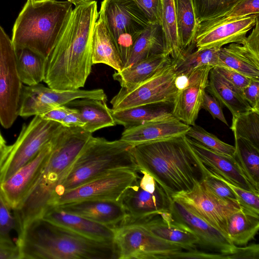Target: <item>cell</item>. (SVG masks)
Returning a JSON list of instances; mask_svg holds the SVG:
<instances>
[{"instance_id":"28","label":"cell","mask_w":259,"mask_h":259,"mask_svg":"<svg viewBox=\"0 0 259 259\" xmlns=\"http://www.w3.org/2000/svg\"><path fill=\"white\" fill-rule=\"evenodd\" d=\"M171 111V104H150L112 111V115L116 124L127 128L149 122L174 118Z\"/></svg>"},{"instance_id":"8","label":"cell","mask_w":259,"mask_h":259,"mask_svg":"<svg viewBox=\"0 0 259 259\" xmlns=\"http://www.w3.org/2000/svg\"><path fill=\"white\" fill-rule=\"evenodd\" d=\"M117 259L187 258L183 246L161 239L137 224L112 228Z\"/></svg>"},{"instance_id":"44","label":"cell","mask_w":259,"mask_h":259,"mask_svg":"<svg viewBox=\"0 0 259 259\" xmlns=\"http://www.w3.org/2000/svg\"><path fill=\"white\" fill-rule=\"evenodd\" d=\"M213 68L226 81L241 92L251 80L240 72L228 67L218 66Z\"/></svg>"},{"instance_id":"55","label":"cell","mask_w":259,"mask_h":259,"mask_svg":"<svg viewBox=\"0 0 259 259\" xmlns=\"http://www.w3.org/2000/svg\"><path fill=\"white\" fill-rule=\"evenodd\" d=\"M93 1V0H67V2L74 5L75 7L88 4Z\"/></svg>"},{"instance_id":"20","label":"cell","mask_w":259,"mask_h":259,"mask_svg":"<svg viewBox=\"0 0 259 259\" xmlns=\"http://www.w3.org/2000/svg\"><path fill=\"white\" fill-rule=\"evenodd\" d=\"M193 151L202 163L232 184L259 193L247 179L235 157L217 153L187 137Z\"/></svg>"},{"instance_id":"38","label":"cell","mask_w":259,"mask_h":259,"mask_svg":"<svg viewBox=\"0 0 259 259\" xmlns=\"http://www.w3.org/2000/svg\"><path fill=\"white\" fill-rule=\"evenodd\" d=\"M241 1L192 0L198 24L225 16Z\"/></svg>"},{"instance_id":"47","label":"cell","mask_w":259,"mask_h":259,"mask_svg":"<svg viewBox=\"0 0 259 259\" xmlns=\"http://www.w3.org/2000/svg\"><path fill=\"white\" fill-rule=\"evenodd\" d=\"M201 108L207 111L213 119H218L227 125H228L220 103H219L216 98L209 93H207L206 91L203 96Z\"/></svg>"},{"instance_id":"17","label":"cell","mask_w":259,"mask_h":259,"mask_svg":"<svg viewBox=\"0 0 259 259\" xmlns=\"http://www.w3.org/2000/svg\"><path fill=\"white\" fill-rule=\"evenodd\" d=\"M51 140L30 161L0 183L1 192L14 210L23 202L37 181L52 150Z\"/></svg>"},{"instance_id":"34","label":"cell","mask_w":259,"mask_h":259,"mask_svg":"<svg viewBox=\"0 0 259 259\" xmlns=\"http://www.w3.org/2000/svg\"><path fill=\"white\" fill-rule=\"evenodd\" d=\"M160 25L165 51L172 60H178L183 55V50L179 39L174 0H162Z\"/></svg>"},{"instance_id":"39","label":"cell","mask_w":259,"mask_h":259,"mask_svg":"<svg viewBox=\"0 0 259 259\" xmlns=\"http://www.w3.org/2000/svg\"><path fill=\"white\" fill-rule=\"evenodd\" d=\"M200 183L210 196L221 203L240 206L235 194L228 185L221 179L209 174L205 166Z\"/></svg>"},{"instance_id":"22","label":"cell","mask_w":259,"mask_h":259,"mask_svg":"<svg viewBox=\"0 0 259 259\" xmlns=\"http://www.w3.org/2000/svg\"><path fill=\"white\" fill-rule=\"evenodd\" d=\"M190 126L174 117L124 128L120 140L132 145L186 135Z\"/></svg>"},{"instance_id":"41","label":"cell","mask_w":259,"mask_h":259,"mask_svg":"<svg viewBox=\"0 0 259 259\" xmlns=\"http://www.w3.org/2000/svg\"><path fill=\"white\" fill-rule=\"evenodd\" d=\"M208 172L221 179L231 189L236 195L240 207L259 215V193L249 191L238 187L226 180L219 174L206 167Z\"/></svg>"},{"instance_id":"42","label":"cell","mask_w":259,"mask_h":259,"mask_svg":"<svg viewBox=\"0 0 259 259\" xmlns=\"http://www.w3.org/2000/svg\"><path fill=\"white\" fill-rule=\"evenodd\" d=\"M149 23L160 24L162 0H133Z\"/></svg>"},{"instance_id":"40","label":"cell","mask_w":259,"mask_h":259,"mask_svg":"<svg viewBox=\"0 0 259 259\" xmlns=\"http://www.w3.org/2000/svg\"><path fill=\"white\" fill-rule=\"evenodd\" d=\"M186 136L217 153L235 157L234 146L224 142L199 125L195 124L190 126Z\"/></svg>"},{"instance_id":"27","label":"cell","mask_w":259,"mask_h":259,"mask_svg":"<svg viewBox=\"0 0 259 259\" xmlns=\"http://www.w3.org/2000/svg\"><path fill=\"white\" fill-rule=\"evenodd\" d=\"M206 91L225 106L232 116L252 109L244 99L241 92L226 81L213 67L209 74Z\"/></svg>"},{"instance_id":"16","label":"cell","mask_w":259,"mask_h":259,"mask_svg":"<svg viewBox=\"0 0 259 259\" xmlns=\"http://www.w3.org/2000/svg\"><path fill=\"white\" fill-rule=\"evenodd\" d=\"M170 213L173 220L189 228L198 237V246L224 254L233 253L237 246L228 237L213 227L180 202L172 199Z\"/></svg>"},{"instance_id":"50","label":"cell","mask_w":259,"mask_h":259,"mask_svg":"<svg viewBox=\"0 0 259 259\" xmlns=\"http://www.w3.org/2000/svg\"><path fill=\"white\" fill-rule=\"evenodd\" d=\"M251 33L241 44L254 54L259 56V22L256 21Z\"/></svg>"},{"instance_id":"4","label":"cell","mask_w":259,"mask_h":259,"mask_svg":"<svg viewBox=\"0 0 259 259\" xmlns=\"http://www.w3.org/2000/svg\"><path fill=\"white\" fill-rule=\"evenodd\" d=\"M92 136L81 127L62 125L52 138L51 152L37 181L22 204L13 210L18 234L29 221L41 217L55 189Z\"/></svg>"},{"instance_id":"9","label":"cell","mask_w":259,"mask_h":259,"mask_svg":"<svg viewBox=\"0 0 259 259\" xmlns=\"http://www.w3.org/2000/svg\"><path fill=\"white\" fill-rule=\"evenodd\" d=\"M176 60H172L130 90L123 88L110 101L113 111L150 104H172L177 92Z\"/></svg>"},{"instance_id":"15","label":"cell","mask_w":259,"mask_h":259,"mask_svg":"<svg viewBox=\"0 0 259 259\" xmlns=\"http://www.w3.org/2000/svg\"><path fill=\"white\" fill-rule=\"evenodd\" d=\"M139 179L125 189L119 199L126 213L119 225L134 223L170 211L172 198L158 184L153 192L147 191L140 187Z\"/></svg>"},{"instance_id":"7","label":"cell","mask_w":259,"mask_h":259,"mask_svg":"<svg viewBox=\"0 0 259 259\" xmlns=\"http://www.w3.org/2000/svg\"><path fill=\"white\" fill-rule=\"evenodd\" d=\"M99 15L106 26L124 67L136 40L149 22L133 0H103Z\"/></svg>"},{"instance_id":"52","label":"cell","mask_w":259,"mask_h":259,"mask_svg":"<svg viewBox=\"0 0 259 259\" xmlns=\"http://www.w3.org/2000/svg\"><path fill=\"white\" fill-rule=\"evenodd\" d=\"M70 109L61 125L66 127H83L84 123L79 113L76 110Z\"/></svg>"},{"instance_id":"3","label":"cell","mask_w":259,"mask_h":259,"mask_svg":"<svg viewBox=\"0 0 259 259\" xmlns=\"http://www.w3.org/2000/svg\"><path fill=\"white\" fill-rule=\"evenodd\" d=\"M16 242L20 259H117L113 241L90 238L41 217L26 224Z\"/></svg>"},{"instance_id":"56","label":"cell","mask_w":259,"mask_h":259,"mask_svg":"<svg viewBox=\"0 0 259 259\" xmlns=\"http://www.w3.org/2000/svg\"><path fill=\"white\" fill-rule=\"evenodd\" d=\"M32 2H43V1H48V0H31Z\"/></svg>"},{"instance_id":"35","label":"cell","mask_w":259,"mask_h":259,"mask_svg":"<svg viewBox=\"0 0 259 259\" xmlns=\"http://www.w3.org/2000/svg\"><path fill=\"white\" fill-rule=\"evenodd\" d=\"M234 137L235 157L247 179L259 191V148L244 138Z\"/></svg>"},{"instance_id":"23","label":"cell","mask_w":259,"mask_h":259,"mask_svg":"<svg viewBox=\"0 0 259 259\" xmlns=\"http://www.w3.org/2000/svg\"><path fill=\"white\" fill-rule=\"evenodd\" d=\"M132 224L140 225L153 235L181 245L187 250H196L198 246L199 239L196 235L187 227L174 221L172 218L165 220L157 215Z\"/></svg>"},{"instance_id":"45","label":"cell","mask_w":259,"mask_h":259,"mask_svg":"<svg viewBox=\"0 0 259 259\" xmlns=\"http://www.w3.org/2000/svg\"><path fill=\"white\" fill-rule=\"evenodd\" d=\"M259 14V0H241L225 16L228 17H243Z\"/></svg>"},{"instance_id":"36","label":"cell","mask_w":259,"mask_h":259,"mask_svg":"<svg viewBox=\"0 0 259 259\" xmlns=\"http://www.w3.org/2000/svg\"><path fill=\"white\" fill-rule=\"evenodd\" d=\"M220 49L210 48L186 52L176 60L177 74L186 73L205 65L212 68L220 66Z\"/></svg>"},{"instance_id":"49","label":"cell","mask_w":259,"mask_h":259,"mask_svg":"<svg viewBox=\"0 0 259 259\" xmlns=\"http://www.w3.org/2000/svg\"><path fill=\"white\" fill-rule=\"evenodd\" d=\"M258 259L259 245L252 244L245 247H238L235 251L227 256V259Z\"/></svg>"},{"instance_id":"19","label":"cell","mask_w":259,"mask_h":259,"mask_svg":"<svg viewBox=\"0 0 259 259\" xmlns=\"http://www.w3.org/2000/svg\"><path fill=\"white\" fill-rule=\"evenodd\" d=\"M51 206L112 228L119 225L126 217L122 205L117 201L84 200Z\"/></svg>"},{"instance_id":"33","label":"cell","mask_w":259,"mask_h":259,"mask_svg":"<svg viewBox=\"0 0 259 259\" xmlns=\"http://www.w3.org/2000/svg\"><path fill=\"white\" fill-rule=\"evenodd\" d=\"M18 74L22 83L32 85L44 80L46 60L27 49H16Z\"/></svg>"},{"instance_id":"53","label":"cell","mask_w":259,"mask_h":259,"mask_svg":"<svg viewBox=\"0 0 259 259\" xmlns=\"http://www.w3.org/2000/svg\"><path fill=\"white\" fill-rule=\"evenodd\" d=\"M143 174L142 178H140L138 180L139 186L143 189L150 192H153L157 187L158 183L156 182L154 178L144 170H140Z\"/></svg>"},{"instance_id":"48","label":"cell","mask_w":259,"mask_h":259,"mask_svg":"<svg viewBox=\"0 0 259 259\" xmlns=\"http://www.w3.org/2000/svg\"><path fill=\"white\" fill-rule=\"evenodd\" d=\"M241 93L251 109L259 111V80L251 79Z\"/></svg>"},{"instance_id":"26","label":"cell","mask_w":259,"mask_h":259,"mask_svg":"<svg viewBox=\"0 0 259 259\" xmlns=\"http://www.w3.org/2000/svg\"><path fill=\"white\" fill-rule=\"evenodd\" d=\"M92 61L93 65L104 64L121 71L123 65L115 44L104 21L97 19L92 38Z\"/></svg>"},{"instance_id":"57","label":"cell","mask_w":259,"mask_h":259,"mask_svg":"<svg viewBox=\"0 0 259 259\" xmlns=\"http://www.w3.org/2000/svg\"><path fill=\"white\" fill-rule=\"evenodd\" d=\"M0 141H5L0 132Z\"/></svg>"},{"instance_id":"21","label":"cell","mask_w":259,"mask_h":259,"mask_svg":"<svg viewBox=\"0 0 259 259\" xmlns=\"http://www.w3.org/2000/svg\"><path fill=\"white\" fill-rule=\"evenodd\" d=\"M41 217L90 238L100 241H113L114 232L112 227L65 212L55 206L48 207Z\"/></svg>"},{"instance_id":"2","label":"cell","mask_w":259,"mask_h":259,"mask_svg":"<svg viewBox=\"0 0 259 259\" xmlns=\"http://www.w3.org/2000/svg\"><path fill=\"white\" fill-rule=\"evenodd\" d=\"M132 151L139 172L151 175L170 198L191 190L203 176L205 165L186 135L133 145Z\"/></svg>"},{"instance_id":"10","label":"cell","mask_w":259,"mask_h":259,"mask_svg":"<svg viewBox=\"0 0 259 259\" xmlns=\"http://www.w3.org/2000/svg\"><path fill=\"white\" fill-rule=\"evenodd\" d=\"M62 125L35 115L24 124L0 171V183L32 160L58 132Z\"/></svg>"},{"instance_id":"6","label":"cell","mask_w":259,"mask_h":259,"mask_svg":"<svg viewBox=\"0 0 259 259\" xmlns=\"http://www.w3.org/2000/svg\"><path fill=\"white\" fill-rule=\"evenodd\" d=\"M132 147L120 139L110 141L92 136L55 189L49 202L64 193L111 170L130 168L139 172Z\"/></svg>"},{"instance_id":"25","label":"cell","mask_w":259,"mask_h":259,"mask_svg":"<svg viewBox=\"0 0 259 259\" xmlns=\"http://www.w3.org/2000/svg\"><path fill=\"white\" fill-rule=\"evenodd\" d=\"M219 58V66L234 69L251 79L259 80V56L243 45L231 43L222 47Z\"/></svg>"},{"instance_id":"30","label":"cell","mask_w":259,"mask_h":259,"mask_svg":"<svg viewBox=\"0 0 259 259\" xmlns=\"http://www.w3.org/2000/svg\"><path fill=\"white\" fill-rule=\"evenodd\" d=\"M164 53H167L160 24L149 23L136 40L123 69L151 57Z\"/></svg>"},{"instance_id":"11","label":"cell","mask_w":259,"mask_h":259,"mask_svg":"<svg viewBox=\"0 0 259 259\" xmlns=\"http://www.w3.org/2000/svg\"><path fill=\"white\" fill-rule=\"evenodd\" d=\"M22 86L16 49L0 25V123L6 128H10L19 116Z\"/></svg>"},{"instance_id":"24","label":"cell","mask_w":259,"mask_h":259,"mask_svg":"<svg viewBox=\"0 0 259 259\" xmlns=\"http://www.w3.org/2000/svg\"><path fill=\"white\" fill-rule=\"evenodd\" d=\"M65 106L77 111L84 123L82 128L92 134L116 124L112 111L107 106L105 101L90 98L77 99Z\"/></svg>"},{"instance_id":"29","label":"cell","mask_w":259,"mask_h":259,"mask_svg":"<svg viewBox=\"0 0 259 259\" xmlns=\"http://www.w3.org/2000/svg\"><path fill=\"white\" fill-rule=\"evenodd\" d=\"M172 59L166 53L155 55L141 61L121 71H116L113 78L121 88L130 90L154 74Z\"/></svg>"},{"instance_id":"37","label":"cell","mask_w":259,"mask_h":259,"mask_svg":"<svg viewBox=\"0 0 259 259\" xmlns=\"http://www.w3.org/2000/svg\"><path fill=\"white\" fill-rule=\"evenodd\" d=\"M230 128L234 135L248 140L259 148V111L251 109L232 116Z\"/></svg>"},{"instance_id":"13","label":"cell","mask_w":259,"mask_h":259,"mask_svg":"<svg viewBox=\"0 0 259 259\" xmlns=\"http://www.w3.org/2000/svg\"><path fill=\"white\" fill-rule=\"evenodd\" d=\"M212 68L205 65L188 73L177 74V92L172 104V114L175 118L190 126L195 124L201 109Z\"/></svg>"},{"instance_id":"54","label":"cell","mask_w":259,"mask_h":259,"mask_svg":"<svg viewBox=\"0 0 259 259\" xmlns=\"http://www.w3.org/2000/svg\"><path fill=\"white\" fill-rule=\"evenodd\" d=\"M12 146L7 145L6 141H0V171L11 150Z\"/></svg>"},{"instance_id":"1","label":"cell","mask_w":259,"mask_h":259,"mask_svg":"<svg viewBox=\"0 0 259 259\" xmlns=\"http://www.w3.org/2000/svg\"><path fill=\"white\" fill-rule=\"evenodd\" d=\"M98 17L96 1L72 9L46 59L43 81L48 87L59 90L84 87L92 70V38Z\"/></svg>"},{"instance_id":"18","label":"cell","mask_w":259,"mask_h":259,"mask_svg":"<svg viewBox=\"0 0 259 259\" xmlns=\"http://www.w3.org/2000/svg\"><path fill=\"white\" fill-rule=\"evenodd\" d=\"M171 198L183 204L227 237V219L231 213L241 208L240 206L221 203L203 189L200 181L197 182L191 190L174 194Z\"/></svg>"},{"instance_id":"14","label":"cell","mask_w":259,"mask_h":259,"mask_svg":"<svg viewBox=\"0 0 259 259\" xmlns=\"http://www.w3.org/2000/svg\"><path fill=\"white\" fill-rule=\"evenodd\" d=\"M258 15L238 17L223 16L199 24L195 38L197 50L220 49L231 44H242L255 25Z\"/></svg>"},{"instance_id":"12","label":"cell","mask_w":259,"mask_h":259,"mask_svg":"<svg viewBox=\"0 0 259 259\" xmlns=\"http://www.w3.org/2000/svg\"><path fill=\"white\" fill-rule=\"evenodd\" d=\"M138 172L130 168L111 170L53 198L48 207L84 200L119 201L125 189L140 178Z\"/></svg>"},{"instance_id":"43","label":"cell","mask_w":259,"mask_h":259,"mask_svg":"<svg viewBox=\"0 0 259 259\" xmlns=\"http://www.w3.org/2000/svg\"><path fill=\"white\" fill-rule=\"evenodd\" d=\"M11 210L0 191V234L10 236L13 230H17L16 220Z\"/></svg>"},{"instance_id":"31","label":"cell","mask_w":259,"mask_h":259,"mask_svg":"<svg viewBox=\"0 0 259 259\" xmlns=\"http://www.w3.org/2000/svg\"><path fill=\"white\" fill-rule=\"evenodd\" d=\"M228 237L236 246L246 245L259 229V215L240 208L231 213L226 221Z\"/></svg>"},{"instance_id":"32","label":"cell","mask_w":259,"mask_h":259,"mask_svg":"<svg viewBox=\"0 0 259 259\" xmlns=\"http://www.w3.org/2000/svg\"><path fill=\"white\" fill-rule=\"evenodd\" d=\"M183 54L192 51L199 24L192 0H174Z\"/></svg>"},{"instance_id":"46","label":"cell","mask_w":259,"mask_h":259,"mask_svg":"<svg viewBox=\"0 0 259 259\" xmlns=\"http://www.w3.org/2000/svg\"><path fill=\"white\" fill-rule=\"evenodd\" d=\"M0 259H20L18 244L10 236L0 234Z\"/></svg>"},{"instance_id":"51","label":"cell","mask_w":259,"mask_h":259,"mask_svg":"<svg viewBox=\"0 0 259 259\" xmlns=\"http://www.w3.org/2000/svg\"><path fill=\"white\" fill-rule=\"evenodd\" d=\"M70 108L65 105L54 108L40 115L42 118L62 124Z\"/></svg>"},{"instance_id":"5","label":"cell","mask_w":259,"mask_h":259,"mask_svg":"<svg viewBox=\"0 0 259 259\" xmlns=\"http://www.w3.org/2000/svg\"><path fill=\"white\" fill-rule=\"evenodd\" d=\"M72 9L67 1L27 0L13 28L15 49H28L46 60Z\"/></svg>"}]
</instances>
